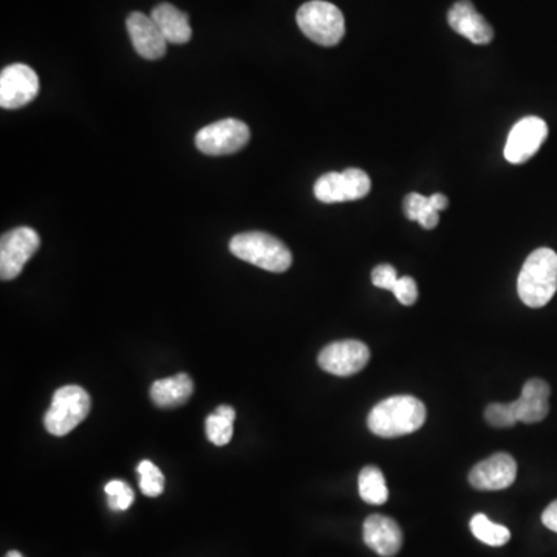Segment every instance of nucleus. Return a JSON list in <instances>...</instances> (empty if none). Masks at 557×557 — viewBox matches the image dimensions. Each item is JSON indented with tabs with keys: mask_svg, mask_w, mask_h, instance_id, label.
<instances>
[{
	"mask_svg": "<svg viewBox=\"0 0 557 557\" xmlns=\"http://www.w3.org/2000/svg\"><path fill=\"white\" fill-rule=\"evenodd\" d=\"M426 421V407L412 395H397L376 404L367 426L381 438H397L418 431Z\"/></svg>",
	"mask_w": 557,
	"mask_h": 557,
	"instance_id": "obj_1",
	"label": "nucleus"
},
{
	"mask_svg": "<svg viewBox=\"0 0 557 557\" xmlns=\"http://www.w3.org/2000/svg\"><path fill=\"white\" fill-rule=\"evenodd\" d=\"M517 291L523 304L542 308L557 291V254L550 248H539L525 260L520 270Z\"/></svg>",
	"mask_w": 557,
	"mask_h": 557,
	"instance_id": "obj_2",
	"label": "nucleus"
},
{
	"mask_svg": "<svg viewBox=\"0 0 557 557\" xmlns=\"http://www.w3.org/2000/svg\"><path fill=\"white\" fill-rule=\"evenodd\" d=\"M229 250L243 262L270 273H284L293 264L287 245L267 233L237 234L229 243Z\"/></svg>",
	"mask_w": 557,
	"mask_h": 557,
	"instance_id": "obj_3",
	"label": "nucleus"
},
{
	"mask_svg": "<svg viewBox=\"0 0 557 557\" xmlns=\"http://www.w3.org/2000/svg\"><path fill=\"white\" fill-rule=\"evenodd\" d=\"M299 28L310 41L322 47H335L346 35L344 14L325 0H311L296 14Z\"/></svg>",
	"mask_w": 557,
	"mask_h": 557,
	"instance_id": "obj_4",
	"label": "nucleus"
},
{
	"mask_svg": "<svg viewBox=\"0 0 557 557\" xmlns=\"http://www.w3.org/2000/svg\"><path fill=\"white\" fill-rule=\"evenodd\" d=\"M90 395L81 386L69 384L56 390L44 417L45 429L55 437L70 434L90 414Z\"/></svg>",
	"mask_w": 557,
	"mask_h": 557,
	"instance_id": "obj_5",
	"label": "nucleus"
},
{
	"mask_svg": "<svg viewBox=\"0 0 557 557\" xmlns=\"http://www.w3.org/2000/svg\"><path fill=\"white\" fill-rule=\"evenodd\" d=\"M250 127L243 121L228 120L209 124L195 135V146L200 152L212 157L234 154L250 141Z\"/></svg>",
	"mask_w": 557,
	"mask_h": 557,
	"instance_id": "obj_6",
	"label": "nucleus"
},
{
	"mask_svg": "<svg viewBox=\"0 0 557 557\" xmlns=\"http://www.w3.org/2000/svg\"><path fill=\"white\" fill-rule=\"evenodd\" d=\"M41 247V239L35 229L28 226L11 229L0 240V277L13 281L24 270L31 256Z\"/></svg>",
	"mask_w": 557,
	"mask_h": 557,
	"instance_id": "obj_7",
	"label": "nucleus"
},
{
	"mask_svg": "<svg viewBox=\"0 0 557 557\" xmlns=\"http://www.w3.org/2000/svg\"><path fill=\"white\" fill-rule=\"evenodd\" d=\"M369 175L361 169H346L344 172H329L315 183L316 199L322 203H342L361 200L370 192Z\"/></svg>",
	"mask_w": 557,
	"mask_h": 557,
	"instance_id": "obj_8",
	"label": "nucleus"
},
{
	"mask_svg": "<svg viewBox=\"0 0 557 557\" xmlns=\"http://www.w3.org/2000/svg\"><path fill=\"white\" fill-rule=\"evenodd\" d=\"M39 93V78L25 64L8 65L0 73V106L14 110L27 106Z\"/></svg>",
	"mask_w": 557,
	"mask_h": 557,
	"instance_id": "obj_9",
	"label": "nucleus"
},
{
	"mask_svg": "<svg viewBox=\"0 0 557 557\" xmlns=\"http://www.w3.org/2000/svg\"><path fill=\"white\" fill-rule=\"evenodd\" d=\"M369 361V347L355 339L329 344L319 353L318 358L321 369L336 376L356 375L369 364Z\"/></svg>",
	"mask_w": 557,
	"mask_h": 557,
	"instance_id": "obj_10",
	"label": "nucleus"
},
{
	"mask_svg": "<svg viewBox=\"0 0 557 557\" xmlns=\"http://www.w3.org/2000/svg\"><path fill=\"white\" fill-rule=\"evenodd\" d=\"M548 137L542 118L527 117L514 124L505 146V158L513 165H522L534 157Z\"/></svg>",
	"mask_w": 557,
	"mask_h": 557,
	"instance_id": "obj_11",
	"label": "nucleus"
},
{
	"mask_svg": "<svg viewBox=\"0 0 557 557\" xmlns=\"http://www.w3.org/2000/svg\"><path fill=\"white\" fill-rule=\"evenodd\" d=\"M517 477V463L510 454L491 455L469 472V483L479 491H500L510 488Z\"/></svg>",
	"mask_w": 557,
	"mask_h": 557,
	"instance_id": "obj_12",
	"label": "nucleus"
},
{
	"mask_svg": "<svg viewBox=\"0 0 557 557\" xmlns=\"http://www.w3.org/2000/svg\"><path fill=\"white\" fill-rule=\"evenodd\" d=\"M127 33L134 44L135 52L147 61L163 58L168 50V41L151 16L134 11L126 21Z\"/></svg>",
	"mask_w": 557,
	"mask_h": 557,
	"instance_id": "obj_13",
	"label": "nucleus"
},
{
	"mask_svg": "<svg viewBox=\"0 0 557 557\" xmlns=\"http://www.w3.org/2000/svg\"><path fill=\"white\" fill-rule=\"evenodd\" d=\"M551 389L544 380H530L523 386L519 400L510 404L514 420L519 423H540L550 414Z\"/></svg>",
	"mask_w": 557,
	"mask_h": 557,
	"instance_id": "obj_14",
	"label": "nucleus"
},
{
	"mask_svg": "<svg viewBox=\"0 0 557 557\" xmlns=\"http://www.w3.org/2000/svg\"><path fill=\"white\" fill-rule=\"evenodd\" d=\"M448 22L452 30L475 45H486L494 39V30L489 22L469 0H458L449 10Z\"/></svg>",
	"mask_w": 557,
	"mask_h": 557,
	"instance_id": "obj_15",
	"label": "nucleus"
},
{
	"mask_svg": "<svg viewBox=\"0 0 557 557\" xmlns=\"http://www.w3.org/2000/svg\"><path fill=\"white\" fill-rule=\"evenodd\" d=\"M364 542L378 556L392 557L403 547V531L390 517L373 514L367 517L363 527Z\"/></svg>",
	"mask_w": 557,
	"mask_h": 557,
	"instance_id": "obj_16",
	"label": "nucleus"
},
{
	"mask_svg": "<svg viewBox=\"0 0 557 557\" xmlns=\"http://www.w3.org/2000/svg\"><path fill=\"white\" fill-rule=\"evenodd\" d=\"M194 393V381L186 373L158 380L152 384L151 398L155 406L161 409H172V407L182 406Z\"/></svg>",
	"mask_w": 557,
	"mask_h": 557,
	"instance_id": "obj_17",
	"label": "nucleus"
},
{
	"mask_svg": "<svg viewBox=\"0 0 557 557\" xmlns=\"http://www.w3.org/2000/svg\"><path fill=\"white\" fill-rule=\"evenodd\" d=\"M151 18L160 28L169 44H186L191 41L192 28L188 14L171 4H160L152 10Z\"/></svg>",
	"mask_w": 557,
	"mask_h": 557,
	"instance_id": "obj_18",
	"label": "nucleus"
},
{
	"mask_svg": "<svg viewBox=\"0 0 557 557\" xmlns=\"http://www.w3.org/2000/svg\"><path fill=\"white\" fill-rule=\"evenodd\" d=\"M236 411L231 406H219L206 418V435L212 445L226 446L233 440Z\"/></svg>",
	"mask_w": 557,
	"mask_h": 557,
	"instance_id": "obj_19",
	"label": "nucleus"
},
{
	"mask_svg": "<svg viewBox=\"0 0 557 557\" xmlns=\"http://www.w3.org/2000/svg\"><path fill=\"white\" fill-rule=\"evenodd\" d=\"M359 496L370 505H383L389 499L386 479L380 468L366 466L358 479Z\"/></svg>",
	"mask_w": 557,
	"mask_h": 557,
	"instance_id": "obj_20",
	"label": "nucleus"
},
{
	"mask_svg": "<svg viewBox=\"0 0 557 557\" xmlns=\"http://www.w3.org/2000/svg\"><path fill=\"white\" fill-rule=\"evenodd\" d=\"M471 531L480 542L489 545V547H502V545L508 544L511 539L508 528L489 520L485 514H475L472 517Z\"/></svg>",
	"mask_w": 557,
	"mask_h": 557,
	"instance_id": "obj_21",
	"label": "nucleus"
},
{
	"mask_svg": "<svg viewBox=\"0 0 557 557\" xmlns=\"http://www.w3.org/2000/svg\"><path fill=\"white\" fill-rule=\"evenodd\" d=\"M404 212L407 219L418 222L424 229H434L438 225V214L429 202V197L420 194H409L404 199Z\"/></svg>",
	"mask_w": 557,
	"mask_h": 557,
	"instance_id": "obj_22",
	"label": "nucleus"
},
{
	"mask_svg": "<svg viewBox=\"0 0 557 557\" xmlns=\"http://www.w3.org/2000/svg\"><path fill=\"white\" fill-rule=\"evenodd\" d=\"M138 475H140L141 493L147 497H158L165 491V475L161 474L158 466L149 460H143L138 465Z\"/></svg>",
	"mask_w": 557,
	"mask_h": 557,
	"instance_id": "obj_23",
	"label": "nucleus"
},
{
	"mask_svg": "<svg viewBox=\"0 0 557 557\" xmlns=\"http://www.w3.org/2000/svg\"><path fill=\"white\" fill-rule=\"evenodd\" d=\"M104 491L107 494V505L112 511L129 510L130 505L134 503V489L123 480H112L104 486Z\"/></svg>",
	"mask_w": 557,
	"mask_h": 557,
	"instance_id": "obj_24",
	"label": "nucleus"
},
{
	"mask_svg": "<svg viewBox=\"0 0 557 557\" xmlns=\"http://www.w3.org/2000/svg\"><path fill=\"white\" fill-rule=\"evenodd\" d=\"M485 418L494 428H513L517 423L511 412L510 404L494 403L486 407Z\"/></svg>",
	"mask_w": 557,
	"mask_h": 557,
	"instance_id": "obj_25",
	"label": "nucleus"
},
{
	"mask_svg": "<svg viewBox=\"0 0 557 557\" xmlns=\"http://www.w3.org/2000/svg\"><path fill=\"white\" fill-rule=\"evenodd\" d=\"M392 293L395 294V298L398 299L400 304L411 307L418 299L417 282L411 276L400 277Z\"/></svg>",
	"mask_w": 557,
	"mask_h": 557,
	"instance_id": "obj_26",
	"label": "nucleus"
},
{
	"mask_svg": "<svg viewBox=\"0 0 557 557\" xmlns=\"http://www.w3.org/2000/svg\"><path fill=\"white\" fill-rule=\"evenodd\" d=\"M398 277L397 270L389 264L378 265L372 271V282L375 287L383 288V290L393 291L397 285Z\"/></svg>",
	"mask_w": 557,
	"mask_h": 557,
	"instance_id": "obj_27",
	"label": "nucleus"
},
{
	"mask_svg": "<svg viewBox=\"0 0 557 557\" xmlns=\"http://www.w3.org/2000/svg\"><path fill=\"white\" fill-rule=\"evenodd\" d=\"M542 523L548 530L557 533V500L547 506V510L542 514Z\"/></svg>",
	"mask_w": 557,
	"mask_h": 557,
	"instance_id": "obj_28",
	"label": "nucleus"
},
{
	"mask_svg": "<svg viewBox=\"0 0 557 557\" xmlns=\"http://www.w3.org/2000/svg\"><path fill=\"white\" fill-rule=\"evenodd\" d=\"M429 202H431L432 208L438 212L445 211V209L449 206L448 197L443 194L431 195V197H429Z\"/></svg>",
	"mask_w": 557,
	"mask_h": 557,
	"instance_id": "obj_29",
	"label": "nucleus"
},
{
	"mask_svg": "<svg viewBox=\"0 0 557 557\" xmlns=\"http://www.w3.org/2000/svg\"><path fill=\"white\" fill-rule=\"evenodd\" d=\"M5 557H24L22 556V553H19V551H10V553H7V556Z\"/></svg>",
	"mask_w": 557,
	"mask_h": 557,
	"instance_id": "obj_30",
	"label": "nucleus"
}]
</instances>
